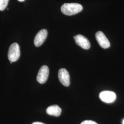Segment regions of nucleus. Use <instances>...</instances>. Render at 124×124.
Returning a JSON list of instances; mask_svg holds the SVG:
<instances>
[{
	"instance_id": "nucleus-1",
	"label": "nucleus",
	"mask_w": 124,
	"mask_h": 124,
	"mask_svg": "<svg viewBox=\"0 0 124 124\" xmlns=\"http://www.w3.org/2000/svg\"><path fill=\"white\" fill-rule=\"evenodd\" d=\"M82 9V5L77 3H64L62 5L61 8L62 13L68 16L74 15L79 13Z\"/></svg>"
},
{
	"instance_id": "nucleus-2",
	"label": "nucleus",
	"mask_w": 124,
	"mask_h": 124,
	"mask_svg": "<svg viewBox=\"0 0 124 124\" xmlns=\"http://www.w3.org/2000/svg\"><path fill=\"white\" fill-rule=\"evenodd\" d=\"M20 56L19 46L17 43H13L9 47L8 58L11 62L17 61Z\"/></svg>"
},
{
	"instance_id": "nucleus-3",
	"label": "nucleus",
	"mask_w": 124,
	"mask_h": 124,
	"mask_svg": "<svg viewBox=\"0 0 124 124\" xmlns=\"http://www.w3.org/2000/svg\"><path fill=\"white\" fill-rule=\"evenodd\" d=\"M99 98L102 102L110 103L115 101L116 99V95L113 92L105 91L100 93Z\"/></svg>"
},
{
	"instance_id": "nucleus-4",
	"label": "nucleus",
	"mask_w": 124,
	"mask_h": 124,
	"mask_svg": "<svg viewBox=\"0 0 124 124\" xmlns=\"http://www.w3.org/2000/svg\"><path fill=\"white\" fill-rule=\"evenodd\" d=\"M48 67L44 65L40 68L37 76V80L40 84H44L47 80L49 75Z\"/></svg>"
},
{
	"instance_id": "nucleus-5",
	"label": "nucleus",
	"mask_w": 124,
	"mask_h": 124,
	"mask_svg": "<svg viewBox=\"0 0 124 124\" xmlns=\"http://www.w3.org/2000/svg\"><path fill=\"white\" fill-rule=\"evenodd\" d=\"M58 79L64 86H69L70 85V76L68 71L65 69H61L58 73Z\"/></svg>"
},
{
	"instance_id": "nucleus-6",
	"label": "nucleus",
	"mask_w": 124,
	"mask_h": 124,
	"mask_svg": "<svg viewBox=\"0 0 124 124\" xmlns=\"http://www.w3.org/2000/svg\"><path fill=\"white\" fill-rule=\"evenodd\" d=\"M96 38L98 44L104 49L110 47V43L106 36L102 31H98L96 34Z\"/></svg>"
},
{
	"instance_id": "nucleus-7",
	"label": "nucleus",
	"mask_w": 124,
	"mask_h": 124,
	"mask_svg": "<svg viewBox=\"0 0 124 124\" xmlns=\"http://www.w3.org/2000/svg\"><path fill=\"white\" fill-rule=\"evenodd\" d=\"M76 44L83 49H88L91 46V44L89 40L84 36L78 35L74 36Z\"/></svg>"
},
{
	"instance_id": "nucleus-8",
	"label": "nucleus",
	"mask_w": 124,
	"mask_h": 124,
	"mask_svg": "<svg viewBox=\"0 0 124 124\" xmlns=\"http://www.w3.org/2000/svg\"><path fill=\"white\" fill-rule=\"evenodd\" d=\"M47 36V31L46 29H42L39 31L34 39V44L36 47H39L44 42Z\"/></svg>"
},
{
	"instance_id": "nucleus-9",
	"label": "nucleus",
	"mask_w": 124,
	"mask_h": 124,
	"mask_svg": "<svg viewBox=\"0 0 124 124\" xmlns=\"http://www.w3.org/2000/svg\"><path fill=\"white\" fill-rule=\"evenodd\" d=\"M46 112L49 115L58 117L61 115L62 109L57 105H53L48 107Z\"/></svg>"
},
{
	"instance_id": "nucleus-10",
	"label": "nucleus",
	"mask_w": 124,
	"mask_h": 124,
	"mask_svg": "<svg viewBox=\"0 0 124 124\" xmlns=\"http://www.w3.org/2000/svg\"><path fill=\"white\" fill-rule=\"evenodd\" d=\"M9 0H0V11L4 10L8 3Z\"/></svg>"
},
{
	"instance_id": "nucleus-11",
	"label": "nucleus",
	"mask_w": 124,
	"mask_h": 124,
	"mask_svg": "<svg viewBox=\"0 0 124 124\" xmlns=\"http://www.w3.org/2000/svg\"><path fill=\"white\" fill-rule=\"evenodd\" d=\"M80 124H98L95 121H93L92 120H85L83 121Z\"/></svg>"
},
{
	"instance_id": "nucleus-12",
	"label": "nucleus",
	"mask_w": 124,
	"mask_h": 124,
	"mask_svg": "<svg viewBox=\"0 0 124 124\" xmlns=\"http://www.w3.org/2000/svg\"><path fill=\"white\" fill-rule=\"evenodd\" d=\"M32 124H45L43 123L42 122H35L34 123H33Z\"/></svg>"
},
{
	"instance_id": "nucleus-13",
	"label": "nucleus",
	"mask_w": 124,
	"mask_h": 124,
	"mask_svg": "<svg viewBox=\"0 0 124 124\" xmlns=\"http://www.w3.org/2000/svg\"><path fill=\"white\" fill-rule=\"evenodd\" d=\"M18 0L19 1H20V2H22V1H24L25 0Z\"/></svg>"
},
{
	"instance_id": "nucleus-14",
	"label": "nucleus",
	"mask_w": 124,
	"mask_h": 124,
	"mask_svg": "<svg viewBox=\"0 0 124 124\" xmlns=\"http://www.w3.org/2000/svg\"><path fill=\"white\" fill-rule=\"evenodd\" d=\"M122 124H124V120H123V123H122Z\"/></svg>"
}]
</instances>
